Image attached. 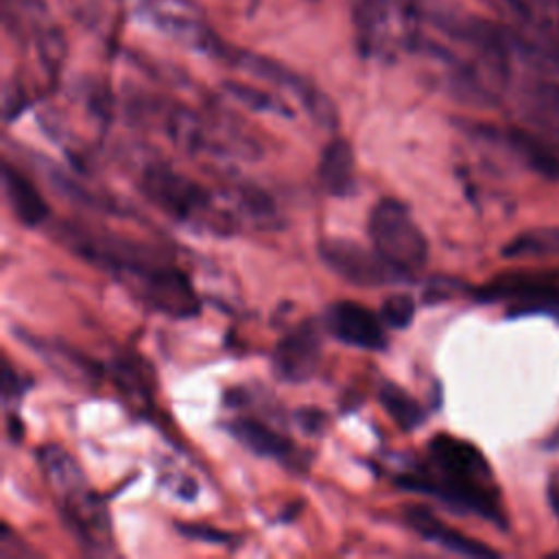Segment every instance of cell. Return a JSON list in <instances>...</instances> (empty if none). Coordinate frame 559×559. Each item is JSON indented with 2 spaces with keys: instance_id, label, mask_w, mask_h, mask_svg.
Masks as SVG:
<instances>
[{
  "instance_id": "obj_21",
  "label": "cell",
  "mask_w": 559,
  "mask_h": 559,
  "mask_svg": "<svg viewBox=\"0 0 559 559\" xmlns=\"http://www.w3.org/2000/svg\"><path fill=\"white\" fill-rule=\"evenodd\" d=\"M546 496H548V504L555 513V518L559 520V467H555L548 476V483H546Z\"/></svg>"
},
{
  "instance_id": "obj_11",
  "label": "cell",
  "mask_w": 559,
  "mask_h": 559,
  "mask_svg": "<svg viewBox=\"0 0 559 559\" xmlns=\"http://www.w3.org/2000/svg\"><path fill=\"white\" fill-rule=\"evenodd\" d=\"M319 186L330 197H349L356 192V157L347 140L334 138L321 151L317 164Z\"/></svg>"
},
{
  "instance_id": "obj_14",
  "label": "cell",
  "mask_w": 559,
  "mask_h": 559,
  "mask_svg": "<svg viewBox=\"0 0 559 559\" xmlns=\"http://www.w3.org/2000/svg\"><path fill=\"white\" fill-rule=\"evenodd\" d=\"M509 144L515 157L522 159L533 173L548 179H559V144L544 142L522 131H511Z\"/></svg>"
},
{
  "instance_id": "obj_16",
  "label": "cell",
  "mask_w": 559,
  "mask_h": 559,
  "mask_svg": "<svg viewBox=\"0 0 559 559\" xmlns=\"http://www.w3.org/2000/svg\"><path fill=\"white\" fill-rule=\"evenodd\" d=\"M504 258L559 255V227H537L513 236L502 247Z\"/></svg>"
},
{
  "instance_id": "obj_5",
  "label": "cell",
  "mask_w": 559,
  "mask_h": 559,
  "mask_svg": "<svg viewBox=\"0 0 559 559\" xmlns=\"http://www.w3.org/2000/svg\"><path fill=\"white\" fill-rule=\"evenodd\" d=\"M367 231L380 258L406 280L424 269L428 240L402 201L391 197L380 199L369 212Z\"/></svg>"
},
{
  "instance_id": "obj_3",
  "label": "cell",
  "mask_w": 559,
  "mask_h": 559,
  "mask_svg": "<svg viewBox=\"0 0 559 559\" xmlns=\"http://www.w3.org/2000/svg\"><path fill=\"white\" fill-rule=\"evenodd\" d=\"M41 474L59 504L70 533L85 550L103 555L111 550V520L103 498L90 487L76 459L57 443L37 450Z\"/></svg>"
},
{
  "instance_id": "obj_18",
  "label": "cell",
  "mask_w": 559,
  "mask_h": 559,
  "mask_svg": "<svg viewBox=\"0 0 559 559\" xmlns=\"http://www.w3.org/2000/svg\"><path fill=\"white\" fill-rule=\"evenodd\" d=\"M415 299L408 293H393L380 306V317L391 330H406L415 319Z\"/></svg>"
},
{
  "instance_id": "obj_19",
  "label": "cell",
  "mask_w": 559,
  "mask_h": 559,
  "mask_svg": "<svg viewBox=\"0 0 559 559\" xmlns=\"http://www.w3.org/2000/svg\"><path fill=\"white\" fill-rule=\"evenodd\" d=\"M179 533L190 537V539H203V542H210V544H231L234 535L231 533H225V531H218V528H212L207 524H179Z\"/></svg>"
},
{
  "instance_id": "obj_20",
  "label": "cell",
  "mask_w": 559,
  "mask_h": 559,
  "mask_svg": "<svg viewBox=\"0 0 559 559\" xmlns=\"http://www.w3.org/2000/svg\"><path fill=\"white\" fill-rule=\"evenodd\" d=\"M26 386H28V382L22 380V378L13 371V367H11L9 362H4V376H2V397H4V402H9L11 397L22 395V391H24Z\"/></svg>"
},
{
  "instance_id": "obj_7",
  "label": "cell",
  "mask_w": 559,
  "mask_h": 559,
  "mask_svg": "<svg viewBox=\"0 0 559 559\" xmlns=\"http://www.w3.org/2000/svg\"><path fill=\"white\" fill-rule=\"evenodd\" d=\"M321 362V332L312 319L297 323L273 349V373L288 384L308 382Z\"/></svg>"
},
{
  "instance_id": "obj_4",
  "label": "cell",
  "mask_w": 559,
  "mask_h": 559,
  "mask_svg": "<svg viewBox=\"0 0 559 559\" xmlns=\"http://www.w3.org/2000/svg\"><path fill=\"white\" fill-rule=\"evenodd\" d=\"M140 192L157 210L188 227L214 234H231L238 227L234 210L221 207L205 186L166 164H151L140 173Z\"/></svg>"
},
{
  "instance_id": "obj_10",
  "label": "cell",
  "mask_w": 559,
  "mask_h": 559,
  "mask_svg": "<svg viewBox=\"0 0 559 559\" xmlns=\"http://www.w3.org/2000/svg\"><path fill=\"white\" fill-rule=\"evenodd\" d=\"M2 188L13 216L24 227H39L50 218V205L35 183L9 159L2 162Z\"/></svg>"
},
{
  "instance_id": "obj_2",
  "label": "cell",
  "mask_w": 559,
  "mask_h": 559,
  "mask_svg": "<svg viewBox=\"0 0 559 559\" xmlns=\"http://www.w3.org/2000/svg\"><path fill=\"white\" fill-rule=\"evenodd\" d=\"M397 485L428 493L461 513H474L504 528L507 515L485 454L467 439L439 432L428 441L426 461L402 472Z\"/></svg>"
},
{
  "instance_id": "obj_22",
  "label": "cell",
  "mask_w": 559,
  "mask_h": 559,
  "mask_svg": "<svg viewBox=\"0 0 559 559\" xmlns=\"http://www.w3.org/2000/svg\"><path fill=\"white\" fill-rule=\"evenodd\" d=\"M546 448H550V450H559V426L548 435V439H546Z\"/></svg>"
},
{
  "instance_id": "obj_23",
  "label": "cell",
  "mask_w": 559,
  "mask_h": 559,
  "mask_svg": "<svg viewBox=\"0 0 559 559\" xmlns=\"http://www.w3.org/2000/svg\"><path fill=\"white\" fill-rule=\"evenodd\" d=\"M555 555H557V557H559V552H555Z\"/></svg>"
},
{
  "instance_id": "obj_12",
  "label": "cell",
  "mask_w": 559,
  "mask_h": 559,
  "mask_svg": "<svg viewBox=\"0 0 559 559\" xmlns=\"http://www.w3.org/2000/svg\"><path fill=\"white\" fill-rule=\"evenodd\" d=\"M20 336L59 376L74 380V382H96L100 378V365L94 362L90 356H83L74 347H68L59 341L39 338V336H24V334H20Z\"/></svg>"
},
{
  "instance_id": "obj_9",
  "label": "cell",
  "mask_w": 559,
  "mask_h": 559,
  "mask_svg": "<svg viewBox=\"0 0 559 559\" xmlns=\"http://www.w3.org/2000/svg\"><path fill=\"white\" fill-rule=\"evenodd\" d=\"M402 518H404V524L411 531H415L419 537H424L450 552L465 555V557H496L498 555L487 544L448 526L443 520H439L430 509H426L421 504H408L404 509Z\"/></svg>"
},
{
  "instance_id": "obj_6",
  "label": "cell",
  "mask_w": 559,
  "mask_h": 559,
  "mask_svg": "<svg viewBox=\"0 0 559 559\" xmlns=\"http://www.w3.org/2000/svg\"><path fill=\"white\" fill-rule=\"evenodd\" d=\"M317 251L334 275L354 286L378 288L406 280L376 249H367L349 238H321Z\"/></svg>"
},
{
  "instance_id": "obj_1",
  "label": "cell",
  "mask_w": 559,
  "mask_h": 559,
  "mask_svg": "<svg viewBox=\"0 0 559 559\" xmlns=\"http://www.w3.org/2000/svg\"><path fill=\"white\" fill-rule=\"evenodd\" d=\"M55 238L85 262L120 280L146 308L175 319L199 314L201 301L188 275L157 249L74 221L59 223Z\"/></svg>"
},
{
  "instance_id": "obj_15",
  "label": "cell",
  "mask_w": 559,
  "mask_h": 559,
  "mask_svg": "<svg viewBox=\"0 0 559 559\" xmlns=\"http://www.w3.org/2000/svg\"><path fill=\"white\" fill-rule=\"evenodd\" d=\"M378 400H380V406L384 408V413L402 430H415L426 419L421 404L406 389L397 386L395 382H389V380L382 382L380 391H378Z\"/></svg>"
},
{
  "instance_id": "obj_17",
  "label": "cell",
  "mask_w": 559,
  "mask_h": 559,
  "mask_svg": "<svg viewBox=\"0 0 559 559\" xmlns=\"http://www.w3.org/2000/svg\"><path fill=\"white\" fill-rule=\"evenodd\" d=\"M144 371H148V369L142 367L140 358H127V356H122L114 367L116 384L135 404L151 402V397H153V380L148 376H144Z\"/></svg>"
},
{
  "instance_id": "obj_8",
  "label": "cell",
  "mask_w": 559,
  "mask_h": 559,
  "mask_svg": "<svg viewBox=\"0 0 559 559\" xmlns=\"http://www.w3.org/2000/svg\"><path fill=\"white\" fill-rule=\"evenodd\" d=\"M328 332L343 345L382 352L389 345L386 325L380 314L358 301H334L325 310Z\"/></svg>"
},
{
  "instance_id": "obj_13",
  "label": "cell",
  "mask_w": 559,
  "mask_h": 559,
  "mask_svg": "<svg viewBox=\"0 0 559 559\" xmlns=\"http://www.w3.org/2000/svg\"><path fill=\"white\" fill-rule=\"evenodd\" d=\"M227 432L247 450H251L258 456L275 459V461H288L295 456L297 448L288 437L271 428L269 424L253 419V417H236L227 424Z\"/></svg>"
}]
</instances>
